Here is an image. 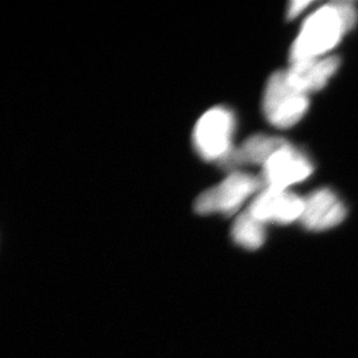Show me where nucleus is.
<instances>
[{
    "instance_id": "7",
    "label": "nucleus",
    "mask_w": 358,
    "mask_h": 358,
    "mask_svg": "<svg viewBox=\"0 0 358 358\" xmlns=\"http://www.w3.org/2000/svg\"><path fill=\"white\" fill-rule=\"evenodd\" d=\"M347 209L338 195L329 188H320L304 199L301 225L312 232L338 227L345 220Z\"/></svg>"
},
{
    "instance_id": "3",
    "label": "nucleus",
    "mask_w": 358,
    "mask_h": 358,
    "mask_svg": "<svg viewBox=\"0 0 358 358\" xmlns=\"http://www.w3.org/2000/svg\"><path fill=\"white\" fill-rule=\"evenodd\" d=\"M264 188L261 178L234 171L220 185L201 194L194 203V209L199 215L220 213L232 216L239 211L247 199L260 193Z\"/></svg>"
},
{
    "instance_id": "4",
    "label": "nucleus",
    "mask_w": 358,
    "mask_h": 358,
    "mask_svg": "<svg viewBox=\"0 0 358 358\" xmlns=\"http://www.w3.org/2000/svg\"><path fill=\"white\" fill-rule=\"evenodd\" d=\"M308 106V95L290 84L287 72L271 75L262 99L264 114L271 124L280 129L291 128L304 117Z\"/></svg>"
},
{
    "instance_id": "2",
    "label": "nucleus",
    "mask_w": 358,
    "mask_h": 358,
    "mask_svg": "<svg viewBox=\"0 0 358 358\" xmlns=\"http://www.w3.org/2000/svg\"><path fill=\"white\" fill-rule=\"evenodd\" d=\"M237 120L234 113L224 106H217L204 113L193 132L194 149L203 160L220 165L234 151Z\"/></svg>"
},
{
    "instance_id": "9",
    "label": "nucleus",
    "mask_w": 358,
    "mask_h": 358,
    "mask_svg": "<svg viewBox=\"0 0 358 358\" xmlns=\"http://www.w3.org/2000/svg\"><path fill=\"white\" fill-rule=\"evenodd\" d=\"M287 143L289 142L285 139L276 136L264 134L252 136L241 145L234 148L232 153L222 165L227 169H236L247 164L264 166L275 152H278V150L287 145Z\"/></svg>"
},
{
    "instance_id": "8",
    "label": "nucleus",
    "mask_w": 358,
    "mask_h": 358,
    "mask_svg": "<svg viewBox=\"0 0 358 358\" xmlns=\"http://www.w3.org/2000/svg\"><path fill=\"white\" fill-rule=\"evenodd\" d=\"M338 68L340 58L338 56H324L291 63L290 68L285 72L290 84L298 91L308 95L322 90Z\"/></svg>"
},
{
    "instance_id": "11",
    "label": "nucleus",
    "mask_w": 358,
    "mask_h": 358,
    "mask_svg": "<svg viewBox=\"0 0 358 358\" xmlns=\"http://www.w3.org/2000/svg\"><path fill=\"white\" fill-rule=\"evenodd\" d=\"M312 1H292L287 10V17L289 19H294L297 17L298 14H301L306 7L311 5Z\"/></svg>"
},
{
    "instance_id": "10",
    "label": "nucleus",
    "mask_w": 358,
    "mask_h": 358,
    "mask_svg": "<svg viewBox=\"0 0 358 358\" xmlns=\"http://www.w3.org/2000/svg\"><path fill=\"white\" fill-rule=\"evenodd\" d=\"M266 224L246 209L238 215L232 227V238L234 243L247 250H257L266 241Z\"/></svg>"
},
{
    "instance_id": "6",
    "label": "nucleus",
    "mask_w": 358,
    "mask_h": 358,
    "mask_svg": "<svg viewBox=\"0 0 358 358\" xmlns=\"http://www.w3.org/2000/svg\"><path fill=\"white\" fill-rule=\"evenodd\" d=\"M247 209L266 225L291 224L301 220L304 211V199L289 190L264 188Z\"/></svg>"
},
{
    "instance_id": "1",
    "label": "nucleus",
    "mask_w": 358,
    "mask_h": 358,
    "mask_svg": "<svg viewBox=\"0 0 358 358\" xmlns=\"http://www.w3.org/2000/svg\"><path fill=\"white\" fill-rule=\"evenodd\" d=\"M357 8L352 1H333L305 20L290 50V62L324 57L357 24Z\"/></svg>"
},
{
    "instance_id": "5",
    "label": "nucleus",
    "mask_w": 358,
    "mask_h": 358,
    "mask_svg": "<svg viewBox=\"0 0 358 358\" xmlns=\"http://www.w3.org/2000/svg\"><path fill=\"white\" fill-rule=\"evenodd\" d=\"M313 173V164L305 153L287 143L262 166L264 188L287 190L294 183L308 179Z\"/></svg>"
}]
</instances>
